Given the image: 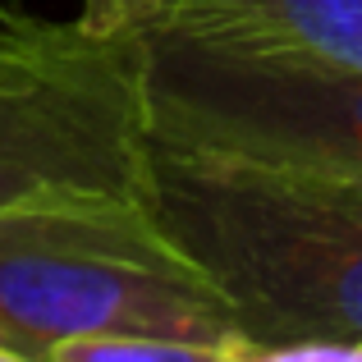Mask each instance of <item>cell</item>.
<instances>
[{
	"mask_svg": "<svg viewBox=\"0 0 362 362\" xmlns=\"http://www.w3.org/2000/svg\"><path fill=\"white\" fill-rule=\"evenodd\" d=\"M147 211L234 308L252 362L293 344L362 362V179L151 133Z\"/></svg>",
	"mask_w": 362,
	"mask_h": 362,
	"instance_id": "1",
	"label": "cell"
},
{
	"mask_svg": "<svg viewBox=\"0 0 362 362\" xmlns=\"http://www.w3.org/2000/svg\"><path fill=\"white\" fill-rule=\"evenodd\" d=\"M9 362H252L234 308L138 197L0 206Z\"/></svg>",
	"mask_w": 362,
	"mask_h": 362,
	"instance_id": "2",
	"label": "cell"
},
{
	"mask_svg": "<svg viewBox=\"0 0 362 362\" xmlns=\"http://www.w3.org/2000/svg\"><path fill=\"white\" fill-rule=\"evenodd\" d=\"M142 37L0 0V206L147 202Z\"/></svg>",
	"mask_w": 362,
	"mask_h": 362,
	"instance_id": "3",
	"label": "cell"
},
{
	"mask_svg": "<svg viewBox=\"0 0 362 362\" xmlns=\"http://www.w3.org/2000/svg\"><path fill=\"white\" fill-rule=\"evenodd\" d=\"M138 37L151 133L362 179V74L160 23Z\"/></svg>",
	"mask_w": 362,
	"mask_h": 362,
	"instance_id": "4",
	"label": "cell"
},
{
	"mask_svg": "<svg viewBox=\"0 0 362 362\" xmlns=\"http://www.w3.org/2000/svg\"><path fill=\"white\" fill-rule=\"evenodd\" d=\"M147 23L275 46L362 74V0H156Z\"/></svg>",
	"mask_w": 362,
	"mask_h": 362,
	"instance_id": "5",
	"label": "cell"
},
{
	"mask_svg": "<svg viewBox=\"0 0 362 362\" xmlns=\"http://www.w3.org/2000/svg\"><path fill=\"white\" fill-rule=\"evenodd\" d=\"M78 14L97 28H133L138 33L156 14V0H83Z\"/></svg>",
	"mask_w": 362,
	"mask_h": 362,
	"instance_id": "6",
	"label": "cell"
},
{
	"mask_svg": "<svg viewBox=\"0 0 362 362\" xmlns=\"http://www.w3.org/2000/svg\"><path fill=\"white\" fill-rule=\"evenodd\" d=\"M0 362H9V358H5V354H0Z\"/></svg>",
	"mask_w": 362,
	"mask_h": 362,
	"instance_id": "7",
	"label": "cell"
}]
</instances>
